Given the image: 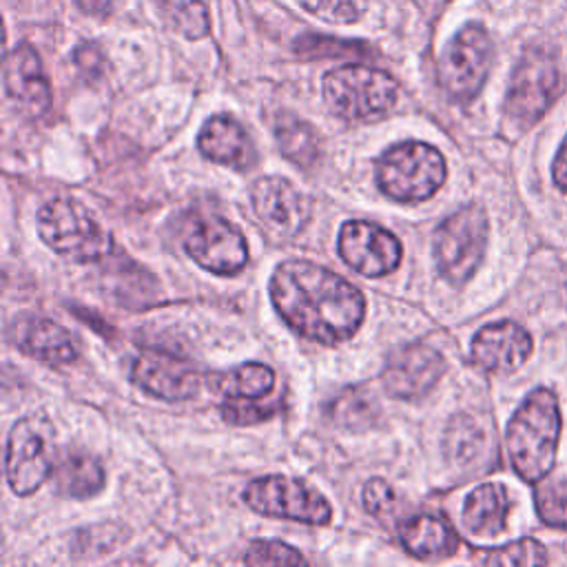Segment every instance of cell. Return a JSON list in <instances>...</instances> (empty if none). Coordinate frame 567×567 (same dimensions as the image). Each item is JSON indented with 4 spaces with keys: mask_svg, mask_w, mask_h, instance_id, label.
Returning a JSON list of instances; mask_svg holds the SVG:
<instances>
[{
    "mask_svg": "<svg viewBox=\"0 0 567 567\" xmlns=\"http://www.w3.org/2000/svg\"><path fill=\"white\" fill-rule=\"evenodd\" d=\"M270 299L297 334L323 346L350 339L365 315V299L359 288L303 259H288L275 268Z\"/></svg>",
    "mask_w": 567,
    "mask_h": 567,
    "instance_id": "6da1fadb",
    "label": "cell"
},
{
    "mask_svg": "<svg viewBox=\"0 0 567 567\" xmlns=\"http://www.w3.org/2000/svg\"><path fill=\"white\" fill-rule=\"evenodd\" d=\"M560 410L554 392L536 388L507 423L505 445L516 474L527 483L543 481L556 461Z\"/></svg>",
    "mask_w": 567,
    "mask_h": 567,
    "instance_id": "7a4b0ae2",
    "label": "cell"
},
{
    "mask_svg": "<svg viewBox=\"0 0 567 567\" xmlns=\"http://www.w3.org/2000/svg\"><path fill=\"white\" fill-rule=\"evenodd\" d=\"M445 159L425 142L390 146L377 162L379 188L396 202H423L445 182Z\"/></svg>",
    "mask_w": 567,
    "mask_h": 567,
    "instance_id": "3957f363",
    "label": "cell"
},
{
    "mask_svg": "<svg viewBox=\"0 0 567 567\" xmlns=\"http://www.w3.org/2000/svg\"><path fill=\"white\" fill-rule=\"evenodd\" d=\"M42 241L73 261H95L111 252V235L75 199L55 197L38 213Z\"/></svg>",
    "mask_w": 567,
    "mask_h": 567,
    "instance_id": "277c9868",
    "label": "cell"
},
{
    "mask_svg": "<svg viewBox=\"0 0 567 567\" xmlns=\"http://www.w3.org/2000/svg\"><path fill=\"white\" fill-rule=\"evenodd\" d=\"M487 233V215L478 204L458 208L436 228L432 241L434 264L450 284L461 286L476 272L485 255Z\"/></svg>",
    "mask_w": 567,
    "mask_h": 567,
    "instance_id": "5b68a950",
    "label": "cell"
},
{
    "mask_svg": "<svg viewBox=\"0 0 567 567\" xmlns=\"http://www.w3.org/2000/svg\"><path fill=\"white\" fill-rule=\"evenodd\" d=\"M323 100L330 111L343 120H370L394 106L399 86L392 75L346 64L323 75Z\"/></svg>",
    "mask_w": 567,
    "mask_h": 567,
    "instance_id": "8992f818",
    "label": "cell"
},
{
    "mask_svg": "<svg viewBox=\"0 0 567 567\" xmlns=\"http://www.w3.org/2000/svg\"><path fill=\"white\" fill-rule=\"evenodd\" d=\"M560 95V71L556 58L543 49L527 51L509 80L505 117L518 128L534 126Z\"/></svg>",
    "mask_w": 567,
    "mask_h": 567,
    "instance_id": "52a82bcc",
    "label": "cell"
},
{
    "mask_svg": "<svg viewBox=\"0 0 567 567\" xmlns=\"http://www.w3.org/2000/svg\"><path fill=\"white\" fill-rule=\"evenodd\" d=\"M494 62V42L487 29L478 22L461 27L441 53V82L445 91L467 102L483 89Z\"/></svg>",
    "mask_w": 567,
    "mask_h": 567,
    "instance_id": "ba28073f",
    "label": "cell"
},
{
    "mask_svg": "<svg viewBox=\"0 0 567 567\" xmlns=\"http://www.w3.org/2000/svg\"><path fill=\"white\" fill-rule=\"evenodd\" d=\"M7 481L20 496L35 492L53 470V430L42 416L18 421L7 439Z\"/></svg>",
    "mask_w": 567,
    "mask_h": 567,
    "instance_id": "9c48e42d",
    "label": "cell"
},
{
    "mask_svg": "<svg viewBox=\"0 0 567 567\" xmlns=\"http://www.w3.org/2000/svg\"><path fill=\"white\" fill-rule=\"evenodd\" d=\"M244 501L250 509L264 516L310 525H326L332 518L330 503L317 489L288 476H264L252 481L244 492Z\"/></svg>",
    "mask_w": 567,
    "mask_h": 567,
    "instance_id": "30bf717a",
    "label": "cell"
},
{
    "mask_svg": "<svg viewBox=\"0 0 567 567\" xmlns=\"http://www.w3.org/2000/svg\"><path fill=\"white\" fill-rule=\"evenodd\" d=\"M186 252L215 275H235L248 261L244 235L221 217H199L190 224L184 237Z\"/></svg>",
    "mask_w": 567,
    "mask_h": 567,
    "instance_id": "8fae6325",
    "label": "cell"
},
{
    "mask_svg": "<svg viewBox=\"0 0 567 567\" xmlns=\"http://www.w3.org/2000/svg\"><path fill=\"white\" fill-rule=\"evenodd\" d=\"M250 204L268 235L275 239L295 237L310 215L306 195L279 175L259 177L250 186Z\"/></svg>",
    "mask_w": 567,
    "mask_h": 567,
    "instance_id": "7c38bea8",
    "label": "cell"
},
{
    "mask_svg": "<svg viewBox=\"0 0 567 567\" xmlns=\"http://www.w3.org/2000/svg\"><path fill=\"white\" fill-rule=\"evenodd\" d=\"M341 259L363 277H383L401 261L399 239L370 221H346L339 230Z\"/></svg>",
    "mask_w": 567,
    "mask_h": 567,
    "instance_id": "4fadbf2b",
    "label": "cell"
},
{
    "mask_svg": "<svg viewBox=\"0 0 567 567\" xmlns=\"http://www.w3.org/2000/svg\"><path fill=\"white\" fill-rule=\"evenodd\" d=\"M131 379L144 392L166 399L184 401L199 392V372L188 363L164 350H142L131 363Z\"/></svg>",
    "mask_w": 567,
    "mask_h": 567,
    "instance_id": "5bb4252c",
    "label": "cell"
},
{
    "mask_svg": "<svg viewBox=\"0 0 567 567\" xmlns=\"http://www.w3.org/2000/svg\"><path fill=\"white\" fill-rule=\"evenodd\" d=\"M445 370V361L432 346L414 343L390 354L383 368V385L394 399L414 401L425 396Z\"/></svg>",
    "mask_w": 567,
    "mask_h": 567,
    "instance_id": "9a60e30c",
    "label": "cell"
},
{
    "mask_svg": "<svg viewBox=\"0 0 567 567\" xmlns=\"http://www.w3.org/2000/svg\"><path fill=\"white\" fill-rule=\"evenodd\" d=\"M532 337L514 321H498L478 330L472 339V361L494 374L518 370L532 354Z\"/></svg>",
    "mask_w": 567,
    "mask_h": 567,
    "instance_id": "2e32d148",
    "label": "cell"
},
{
    "mask_svg": "<svg viewBox=\"0 0 567 567\" xmlns=\"http://www.w3.org/2000/svg\"><path fill=\"white\" fill-rule=\"evenodd\" d=\"M7 95L29 115H42L51 104L49 82L40 55L29 44H18L4 60Z\"/></svg>",
    "mask_w": 567,
    "mask_h": 567,
    "instance_id": "e0dca14e",
    "label": "cell"
},
{
    "mask_svg": "<svg viewBox=\"0 0 567 567\" xmlns=\"http://www.w3.org/2000/svg\"><path fill=\"white\" fill-rule=\"evenodd\" d=\"M9 341L24 354L62 365L78 357V343L60 323L42 317H20L9 328Z\"/></svg>",
    "mask_w": 567,
    "mask_h": 567,
    "instance_id": "ac0fdd59",
    "label": "cell"
},
{
    "mask_svg": "<svg viewBox=\"0 0 567 567\" xmlns=\"http://www.w3.org/2000/svg\"><path fill=\"white\" fill-rule=\"evenodd\" d=\"M197 146L208 159L244 171L255 164V146L244 126L230 115H213L197 135Z\"/></svg>",
    "mask_w": 567,
    "mask_h": 567,
    "instance_id": "d6986e66",
    "label": "cell"
},
{
    "mask_svg": "<svg viewBox=\"0 0 567 567\" xmlns=\"http://www.w3.org/2000/svg\"><path fill=\"white\" fill-rule=\"evenodd\" d=\"M509 512V492L501 483L474 487L463 505V527L474 538H494L505 529Z\"/></svg>",
    "mask_w": 567,
    "mask_h": 567,
    "instance_id": "ffe728a7",
    "label": "cell"
},
{
    "mask_svg": "<svg viewBox=\"0 0 567 567\" xmlns=\"http://www.w3.org/2000/svg\"><path fill=\"white\" fill-rule=\"evenodd\" d=\"M403 547L416 558H443L456 551L458 536L450 523L434 514H419L399 527Z\"/></svg>",
    "mask_w": 567,
    "mask_h": 567,
    "instance_id": "44dd1931",
    "label": "cell"
},
{
    "mask_svg": "<svg viewBox=\"0 0 567 567\" xmlns=\"http://www.w3.org/2000/svg\"><path fill=\"white\" fill-rule=\"evenodd\" d=\"M53 483L58 492L73 496V498H86L102 489L104 485V470L100 463L82 452H69L60 458V463L53 467Z\"/></svg>",
    "mask_w": 567,
    "mask_h": 567,
    "instance_id": "7402d4cb",
    "label": "cell"
},
{
    "mask_svg": "<svg viewBox=\"0 0 567 567\" xmlns=\"http://www.w3.org/2000/svg\"><path fill=\"white\" fill-rule=\"evenodd\" d=\"M275 137L279 142L281 153L297 164L308 166L319 155L317 131L308 122H303L295 115H288V113L279 115V120L275 124Z\"/></svg>",
    "mask_w": 567,
    "mask_h": 567,
    "instance_id": "603a6c76",
    "label": "cell"
},
{
    "mask_svg": "<svg viewBox=\"0 0 567 567\" xmlns=\"http://www.w3.org/2000/svg\"><path fill=\"white\" fill-rule=\"evenodd\" d=\"M275 383V374L264 363H244L235 370H230L224 381H219V388L226 399L235 401H261Z\"/></svg>",
    "mask_w": 567,
    "mask_h": 567,
    "instance_id": "cb8c5ba5",
    "label": "cell"
},
{
    "mask_svg": "<svg viewBox=\"0 0 567 567\" xmlns=\"http://www.w3.org/2000/svg\"><path fill=\"white\" fill-rule=\"evenodd\" d=\"M155 7L168 27L188 40H199L210 31L208 11L202 0H155Z\"/></svg>",
    "mask_w": 567,
    "mask_h": 567,
    "instance_id": "d4e9b609",
    "label": "cell"
},
{
    "mask_svg": "<svg viewBox=\"0 0 567 567\" xmlns=\"http://www.w3.org/2000/svg\"><path fill=\"white\" fill-rule=\"evenodd\" d=\"M483 441L485 434L481 425L467 414L454 416L445 430V452L456 465L470 463L481 452Z\"/></svg>",
    "mask_w": 567,
    "mask_h": 567,
    "instance_id": "484cf974",
    "label": "cell"
},
{
    "mask_svg": "<svg viewBox=\"0 0 567 567\" xmlns=\"http://www.w3.org/2000/svg\"><path fill=\"white\" fill-rule=\"evenodd\" d=\"M538 516L547 525L567 527V481L565 478H543L534 492Z\"/></svg>",
    "mask_w": 567,
    "mask_h": 567,
    "instance_id": "4316f807",
    "label": "cell"
},
{
    "mask_svg": "<svg viewBox=\"0 0 567 567\" xmlns=\"http://www.w3.org/2000/svg\"><path fill=\"white\" fill-rule=\"evenodd\" d=\"M246 567H308V563L281 540H255L246 551Z\"/></svg>",
    "mask_w": 567,
    "mask_h": 567,
    "instance_id": "83f0119b",
    "label": "cell"
},
{
    "mask_svg": "<svg viewBox=\"0 0 567 567\" xmlns=\"http://www.w3.org/2000/svg\"><path fill=\"white\" fill-rule=\"evenodd\" d=\"M308 13L330 22V24H350L357 22L365 9L368 0H297Z\"/></svg>",
    "mask_w": 567,
    "mask_h": 567,
    "instance_id": "f1b7e54d",
    "label": "cell"
},
{
    "mask_svg": "<svg viewBox=\"0 0 567 567\" xmlns=\"http://www.w3.org/2000/svg\"><path fill=\"white\" fill-rule=\"evenodd\" d=\"M547 551L534 538H520L494 554V567H545Z\"/></svg>",
    "mask_w": 567,
    "mask_h": 567,
    "instance_id": "f546056e",
    "label": "cell"
},
{
    "mask_svg": "<svg viewBox=\"0 0 567 567\" xmlns=\"http://www.w3.org/2000/svg\"><path fill=\"white\" fill-rule=\"evenodd\" d=\"M332 416L337 423L346 427H361L370 423L372 414V401L370 396H363L359 390H348L332 403Z\"/></svg>",
    "mask_w": 567,
    "mask_h": 567,
    "instance_id": "4dcf8cb0",
    "label": "cell"
},
{
    "mask_svg": "<svg viewBox=\"0 0 567 567\" xmlns=\"http://www.w3.org/2000/svg\"><path fill=\"white\" fill-rule=\"evenodd\" d=\"M277 403L275 401H235V399H226L221 403V414L228 423L233 425H252L259 423L268 416H272L277 412Z\"/></svg>",
    "mask_w": 567,
    "mask_h": 567,
    "instance_id": "1f68e13d",
    "label": "cell"
},
{
    "mask_svg": "<svg viewBox=\"0 0 567 567\" xmlns=\"http://www.w3.org/2000/svg\"><path fill=\"white\" fill-rule=\"evenodd\" d=\"M394 492L392 487L383 481V478H372L365 483L363 487V505L365 509L377 516V518H385L388 514H392L394 509Z\"/></svg>",
    "mask_w": 567,
    "mask_h": 567,
    "instance_id": "d6a6232c",
    "label": "cell"
},
{
    "mask_svg": "<svg viewBox=\"0 0 567 567\" xmlns=\"http://www.w3.org/2000/svg\"><path fill=\"white\" fill-rule=\"evenodd\" d=\"M551 177H554V184L567 193V135L554 157V164H551Z\"/></svg>",
    "mask_w": 567,
    "mask_h": 567,
    "instance_id": "836d02e7",
    "label": "cell"
},
{
    "mask_svg": "<svg viewBox=\"0 0 567 567\" xmlns=\"http://www.w3.org/2000/svg\"><path fill=\"white\" fill-rule=\"evenodd\" d=\"M82 4V9L91 11V13H102L109 7V0H78Z\"/></svg>",
    "mask_w": 567,
    "mask_h": 567,
    "instance_id": "e575fe53",
    "label": "cell"
}]
</instances>
